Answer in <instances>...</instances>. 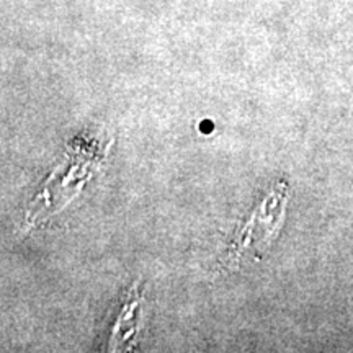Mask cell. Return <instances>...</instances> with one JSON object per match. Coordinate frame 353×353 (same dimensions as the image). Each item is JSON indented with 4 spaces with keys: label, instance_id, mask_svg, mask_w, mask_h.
<instances>
[{
    "label": "cell",
    "instance_id": "cell-1",
    "mask_svg": "<svg viewBox=\"0 0 353 353\" xmlns=\"http://www.w3.org/2000/svg\"><path fill=\"white\" fill-rule=\"evenodd\" d=\"M141 314H143V298L138 293V283L132 286L131 293L128 294V301L123 306V311L114 324L112 339H110V350L121 352L130 350L136 345L138 339Z\"/></svg>",
    "mask_w": 353,
    "mask_h": 353
}]
</instances>
